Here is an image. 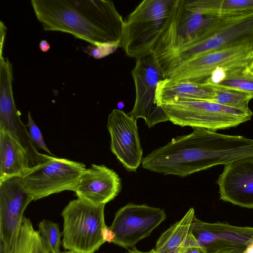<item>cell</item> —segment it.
<instances>
[{
  "instance_id": "6da1fadb",
  "label": "cell",
  "mask_w": 253,
  "mask_h": 253,
  "mask_svg": "<svg viewBox=\"0 0 253 253\" xmlns=\"http://www.w3.org/2000/svg\"><path fill=\"white\" fill-rule=\"evenodd\" d=\"M43 30L70 34L112 52L120 47L125 20L114 2L104 0H32Z\"/></svg>"
},
{
  "instance_id": "7a4b0ae2",
  "label": "cell",
  "mask_w": 253,
  "mask_h": 253,
  "mask_svg": "<svg viewBox=\"0 0 253 253\" xmlns=\"http://www.w3.org/2000/svg\"><path fill=\"white\" fill-rule=\"evenodd\" d=\"M193 128L190 134L173 138L143 158L142 168L165 175L185 177L241 158L242 146L238 136L200 127Z\"/></svg>"
},
{
  "instance_id": "3957f363",
  "label": "cell",
  "mask_w": 253,
  "mask_h": 253,
  "mask_svg": "<svg viewBox=\"0 0 253 253\" xmlns=\"http://www.w3.org/2000/svg\"><path fill=\"white\" fill-rule=\"evenodd\" d=\"M177 0H144L124 22L120 47L136 59L154 52Z\"/></svg>"
},
{
  "instance_id": "277c9868",
  "label": "cell",
  "mask_w": 253,
  "mask_h": 253,
  "mask_svg": "<svg viewBox=\"0 0 253 253\" xmlns=\"http://www.w3.org/2000/svg\"><path fill=\"white\" fill-rule=\"evenodd\" d=\"M253 40V10L220 16L203 36L164 53L162 60L169 70L206 53Z\"/></svg>"
},
{
  "instance_id": "5b68a950",
  "label": "cell",
  "mask_w": 253,
  "mask_h": 253,
  "mask_svg": "<svg viewBox=\"0 0 253 253\" xmlns=\"http://www.w3.org/2000/svg\"><path fill=\"white\" fill-rule=\"evenodd\" d=\"M105 205H97L78 198L64 208L62 245L76 253H94L105 243L102 231L107 226Z\"/></svg>"
},
{
  "instance_id": "8992f818",
  "label": "cell",
  "mask_w": 253,
  "mask_h": 253,
  "mask_svg": "<svg viewBox=\"0 0 253 253\" xmlns=\"http://www.w3.org/2000/svg\"><path fill=\"white\" fill-rule=\"evenodd\" d=\"M169 121L181 127L216 131L236 127L251 119V110L243 111L205 100H181L161 106Z\"/></svg>"
},
{
  "instance_id": "52a82bcc",
  "label": "cell",
  "mask_w": 253,
  "mask_h": 253,
  "mask_svg": "<svg viewBox=\"0 0 253 253\" xmlns=\"http://www.w3.org/2000/svg\"><path fill=\"white\" fill-rule=\"evenodd\" d=\"M253 59V40L211 51L187 60L171 69L169 82L202 83L218 70L245 68Z\"/></svg>"
},
{
  "instance_id": "ba28073f",
  "label": "cell",
  "mask_w": 253,
  "mask_h": 253,
  "mask_svg": "<svg viewBox=\"0 0 253 253\" xmlns=\"http://www.w3.org/2000/svg\"><path fill=\"white\" fill-rule=\"evenodd\" d=\"M80 162L48 155L22 176L23 184L36 201L64 191L75 192L86 169Z\"/></svg>"
},
{
  "instance_id": "9c48e42d",
  "label": "cell",
  "mask_w": 253,
  "mask_h": 253,
  "mask_svg": "<svg viewBox=\"0 0 253 253\" xmlns=\"http://www.w3.org/2000/svg\"><path fill=\"white\" fill-rule=\"evenodd\" d=\"M131 75L135 99L133 107L128 114L135 120L143 119L149 128L169 121L167 113L156 101L158 84L165 76L154 52L136 59Z\"/></svg>"
},
{
  "instance_id": "30bf717a",
  "label": "cell",
  "mask_w": 253,
  "mask_h": 253,
  "mask_svg": "<svg viewBox=\"0 0 253 253\" xmlns=\"http://www.w3.org/2000/svg\"><path fill=\"white\" fill-rule=\"evenodd\" d=\"M11 63L0 55V131L9 134L26 152L33 167L45 161L48 155L40 153L33 143L28 129L20 118L12 91Z\"/></svg>"
},
{
  "instance_id": "8fae6325",
  "label": "cell",
  "mask_w": 253,
  "mask_h": 253,
  "mask_svg": "<svg viewBox=\"0 0 253 253\" xmlns=\"http://www.w3.org/2000/svg\"><path fill=\"white\" fill-rule=\"evenodd\" d=\"M166 218L163 209L128 203L117 211L109 226L111 243L126 249L135 248L137 243L149 236Z\"/></svg>"
},
{
  "instance_id": "7c38bea8",
  "label": "cell",
  "mask_w": 253,
  "mask_h": 253,
  "mask_svg": "<svg viewBox=\"0 0 253 253\" xmlns=\"http://www.w3.org/2000/svg\"><path fill=\"white\" fill-rule=\"evenodd\" d=\"M219 16H207L191 11L186 6L185 0H177L171 18L154 51L155 55L200 38L212 27Z\"/></svg>"
},
{
  "instance_id": "4fadbf2b",
  "label": "cell",
  "mask_w": 253,
  "mask_h": 253,
  "mask_svg": "<svg viewBox=\"0 0 253 253\" xmlns=\"http://www.w3.org/2000/svg\"><path fill=\"white\" fill-rule=\"evenodd\" d=\"M33 200L21 176L0 180V238L4 242L6 253H12L24 211Z\"/></svg>"
},
{
  "instance_id": "5bb4252c",
  "label": "cell",
  "mask_w": 253,
  "mask_h": 253,
  "mask_svg": "<svg viewBox=\"0 0 253 253\" xmlns=\"http://www.w3.org/2000/svg\"><path fill=\"white\" fill-rule=\"evenodd\" d=\"M190 233L207 253L231 250L244 252L253 239V227L235 226L226 222L209 223L196 216Z\"/></svg>"
},
{
  "instance_id": "9a60e30c",
  "label": "cell",
  "mask_w": 253,
  "mask_h": 253,
  "mask_svg": "<svg viewBox=\"0 0 253 253\" xmlns=\"http://www.w3.org/2000/svg\"><path fill=\"white\" fill-rule=\"evenodd\" d=\"M107 126L112 152L127 171L135 172L143 159L136 120L115 109L108 116Z\"/></svg>"
},
{
  "instance_id": "2e32d148",
  "label": "cell",
  "mask_w": 253,
  "mask_h": 253,
  "mask_svg": "<svg viewBox=\"0 0 253 253\" xmlns=\"http://www.w3.org/2000/svg\"><path fill=\"white\" fill-rule=\"evenodd\" d=\"M216 182L219 185L220 200L253 209V158L224 165Z\"/></svg>"
},
{
  "instance_id": "e0dca14e",
  "label": "cell",
  "mask_w": 253,
  "mask_h": 253,
  "mask_svg": "<svg viewBox=\"0 0 253 253\" xmlns=\"http://www.w3.org/2000/svg\"><path fill=\"white\" fill-rule=\"evenodd\" d=\"M122 188L121 179L113 169L92 164L81 175L75 192L78 198L97 205L113 200Z\"/></svg>"
},
{
  "instance_id": "ac0fdd59",
  "label": "cell",
  "mask_w": 253,
  "mask_h": 253,
  "mask_svg": "<svg viewBox=\"0 0 253 253\" xmlns=\"http://www.w3.org/2000/svg\"><path fill=\"white\" fill-rule=\"evenodd\" d=\"M212 87L205 83L189 81L169 82L166 78L158 84L156 101L161 106L181 100L211 101L213 97Z\"/></svg>"
},
{
  "instance_id": "d6986e66",
  "label": "cell",
  "mask_w": 253,
  "mask_h": 253,
  "mask_svg": "<svg viewBox=\"0 0 253 253\" xmlns=\"http://www.w3.org/2000/svg\"><path fill=\"white\" fill-rule=\"evenodd\" d=\"M32 168L23 148L9 134L0 131V180L22 176Z\"/></svg>"
},
{
  "instance_id": "ffe728a7",
  "label": "cell",
  "mask_w": 253,
  "mask_h": 253,
  "mask_svg": "<svg viewBox=\"0 0 253 253\" xmlns=\"http://www.w3.org/2000/svg\"><path fill=\"white\" fill-rule=\"evenodd\" d=\"M195 216V210L191 208L180 220L161 234L153 249L154 253H181L189 239Z\"/></svg>"
},
{
  "instance_id": "44dd1931",
  "label": "cell",
  "mask_w": 253,
  "mask_h": 253,
  "mask_svg": "<svg viewBox=\"0 0 253 253\" xmlns=\"http://www.w3.org/2000/svg\"><path fill=\"white\" fill-rule=\"evenodd\" d=\"M246 68L218 70L202 83L242 91L253 98V75L247 72Z\"/></svg>"
},
{
  "instance_id": "7402d4cb",
  "label": "cell",
  "mask_w": 253,
  "mask_h": 253,
  "mask_svg": "<svg viewBox=\"0 0 253 253\" xmlns=\"http://www.w3.org/2000/svg\"><path fill=\"white\" fill-rule=\"evenodd\" d=\"M45 248L38 231L24 216L12 253H43Z\"/></svg>"
},
{
  "instance_id": "603a6c76",
  "label": "cell",
  "mask_w": 253,
  "mask_h": 253,
  "mask_svg": "<svg viewBox=\"0 0 253 253\" xmlns=\"http://www.w3.org/2000/svg\"><path fill=\"white\" fill-rule=\"evenodd\" d=\"M210 85L214 94L212 99L210 101L240 110H251L249 108V103L253 99L251 95L234 89Z\"/></svg>"
},
{
  "instance_id": "cb8c5ba5",
  "label": "cell",
  "mask_w": 253,
  "mask_h": 253,
  "mask_svg": "<svg viewBox=\"0 0 253 253\" xmlns=\"http://www.w3.org/2000/svg\"><path fill=\"white\" fill-rule=\"evenodd\" d=\"M208 8L214 16L235 15L253 10V0H209Z\"/></svg>"
},
{
  "instance_id": "d4e9b609",
  "label": "cell",
  "mask_w": 253,
  "mask_h": 253,
  "mask_svg": "<svg viewBox=\"0 0 253 253\" xmlns=\"http://www.w3.org/2000/svg\"><path fill=\"white\" fill-rule=\"evenodd\" d=\"M39 233L44 245L50 253H60L61 233L58 223L42 219L38 224Z\"/></svg>"
},
{
  "instance_id": "484cf974",
  "label": "cell",
  "mask_w": 253,
  "mask_h": 253,
  "mask_svg": "<svg viewBox=\"0 0 253 253\" xmlns=\"http://www.w3.org/2000/svg\"><path fill=\"white\" fill-rule=\"evenodd\" d=\"M28 121L26 126L29 130L30 136L36 147L42 149L50 156H54L46 145L41 131L34 122L30 111L28 112Z\"/></svg>"
},
{
  "instance_id": "4316f807",
  "label": "cell",
  "mask_w": 253,
  "mask_h": 253,
  "mask_svg": "<svg viewBox=\"0 0 253 253\" xmlns=\"http://www.w3.org/2000/svg\"><path fill=\"white\" fill-rule=\"evenodd\" d=\"M181 253H207V252L196 242L191 234L186 246Z\"/></svg>"
},
{
  "instance_id": "83f0119b",
  "label": "cell",
  "mask_w": 253,
  "mask_h": 253,
  "mask_svg": "<svg viewBox=\"0 0 253 253\" xmlns=\"http://www.w3.org/2000/svg\"><path fill=\"white\" fill-rule=\"evenodd\" d=\"M50 45L46 40H42L39 43L40 50L44 52L48 51L50 49Z\"/></svg>"
},
{
  "instance_id": "f1b7e54d",
  "label": "cell",
  "mask_w": 253,
  "mask_h": 253,
  "mask_svg": "<svg viewBox=\"0 0 253 253\" xmlns=\"http://www.w3.org/2000/svg\"><path fill=\"white\" fill-rule=\"evenodd\" d=\"M0 253H6L5 244L1 238H0Z\"/></svg>"
},
{
  "instance_id": "f546056e",
  "label": "cell",
  "mask_w": 253,
  "mask_h": 253,
  "mask_svg": "<svg viewBox=\"0 0 253 253\" xmlns=\"http://www.w3.org/2000/svg\"><path fill=\"white\" fill-rule=\"evenodd\" d=\"M126 253H154L153 250H151L150 251L147 252H143L137 250L136 248L129 249Z\"/></svg>"
},
{
  "instance_id": "4dcf8cb0",
  "label": "cell",
  "mask_w": 253,
  "mask_h": 253,
  "mask_svg": "<svg viewBox=\"0 0 253 253\" xmlns=\"http://www.w3.org/2000/svg\"><path fill=\"white\" fill-rule=\"evenodd\" d=\"M246 70L247 72L253 75V59L249 65L246 67Z\"/></svg>"
},
{
  "instance_id": "1f68e13d",
  "label": "cell",
  "mask_w": 253,
  "mask_h": 253,
  "mask_svg": "<svg viewBox=\"0 0 253 253\" xmlns=\"http://www.w3.org/2000/svg\"><path fill=\"white\" fill-rule=\"evenodd\" d=\"M244 253H253V239Z\"/></svg>"
},
{
  "instance_id": "d6a6232c",
  "label": "cell",
  "mask_w": 253,
  "mask_h": 253,
  "mask_svg": "<svg viewBox=\"0 0 253 253\" xmlns=\"http://www.w3.org/2000/svg\"><path fill=\"white\" fill-rule=\"evenodd\" d=\"M216 253H244V252L238 250H231L225 251H221Z\"/></svg>"
},
{
  "instance_id": "836d02e7",
  "label": "cell",
  "mask_w": 253,
  "mask_h": 253,
  "mask_svg": "<svg viewBox=\"0 0 253 253\" xmlns=\"http://www.w3.org/2000/svg\"><path fill=\"white\" fill-rule=\"evenodd\" d=\"M60 253H76L71 251H67L63 252H60Z\"/></svg>"
},
{
  "instance_id": "e575fe53",
  "label": "cell",
  "mask_w": 253,
  "mask_h": 253,
  "mask_svg": "<svg viewBox=\"0 0 253 253\" xmlns=\"http://www.w3.org/2000/svg\"><path fill=\"white\" fill-rule=\"evenodd\" d=\"M43 253H50L47 250L46 248H45Z\"/></svg>"
}]
</instances>
